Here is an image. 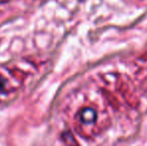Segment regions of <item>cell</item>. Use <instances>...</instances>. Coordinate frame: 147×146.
<instances>
[{"label":"cell","mask_w":147,"mask_h":146,"mask_svg":"<svg viewBox=\"0 0 147 146\" xmlns=\"http://www.w3.org/2000/svg\"><path fill=\"white\" fill-rule=\"evenodd\" d=\"M80 118L84 123H92L96 119V112L92 108H84L80 113Z\"/></svg>","instance_id":"cell-1"}]
</instances>
